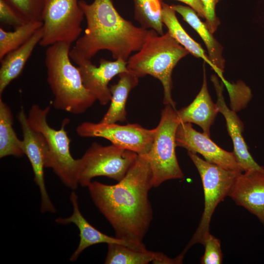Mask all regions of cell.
I'll list each match as a JSON object with an SVG mask.
<instances>
[{"instance_id": "d4e9b609", "label": "cell", "mask_w": 264, "mask_h": 264, "mask_svg": "<svg viewBox=\"0 0 264 264\" xmlns=\"http://www.w3.org/2000/svg\"><path fill=\"white\" fill-rule=\"evenodd\" d=\"M43 26L42 21H29L13 31H6L0 28V60L9 52L26 43Z\"/></svg>"}, {"instance_id": "44dd1931", "label": "cell", "mask_w": 264, "mask_h": 264, "mask_svg": "<svg viewBox=\"0 0 264 264\" xmlns=\"http://www.w3.org/2000/svg\"><path fill=\"white\" fill-rule=\"evenodd\" d=\"M118 76V82L110 88L111 93L110 106L100 121L101 123H115L126 120V102L130 91L137 85L139 78L129 71Z\"/></svg>"}, {"instance_id": "9a60e30c", "label": "cell", "mask_w": 264, "mask_h": 264, "mask_svg": "<svg viewBox=\"0 0 264 264\" xmlns=\"http://www.w3.org/2000/svg\"><path fill=\"white\" fill-rule=\"evenodd\" d=\"M229 196L237 204L255 215L264 226V171L240 174Z\"/></svg>"}, {"instance_id": "ffe728a7", "label": "cell", "mask_w": 264, "mask_h": 264, "mask_svg": "<svg viewBox=\"0 0 264 264\" xmlns=\"http://www.w3.org/2000/svg\"><path fill=\"white\" fill-rule=\"evenodd\" d=\"M172 264L173 258L145 249H139L118 243L108 244L106 264Z\"/></svg>"}, {"instance_id": "e0dca14e", "label": "cell", "mask_w": 264, "mask_h": 264, "mask_svg": "<svg viewBox=\"0 0 264 264\" xmlns=\"http://www.w3.org/2000/svg\"><path fill=\"white\" fill-rule=\"evenodd\" d=\"M203 68V83L199 92L190 104L177 110V113L180 123H194L210 137V128L219 111L209 93L204 66Z\"/></svg>"}, {"instance_id": "603a6c76", "label": "cell", "mask_w": 264, "mask_h": 264, "mask_svg": "<svg viewBox=\"0 0 264 264\" xmlns=\"http://www.w3.org/2000/svg\"><path fill=\"white\" fill-rule=\"evenodd\" d=\"M13 119L8 106L0 97V157L9 155L17 157L24 154L22 140L17 137L13 128Z\"/></svg>"}, {"instance_id": "8992f818", "label": "cell", "mask_w": 264, "mask_h": 264, "mask_svg": "<svg viewBox=\"0 0 264 264\" xmlns=\"http://www.w3.org/2000/svg\"><path fill=\"white\" fill-rule=\"evenodd\" d=\"M187 154L196 167L202 182L204 208L198 226L181 252L185 255L194 244H203L210 235L209 227L212 215L218 204L229 196L238 176L242 172L227 170L203 160L196 153L188 151Z\"/></svg>"}, {"instance_id": "7c38bea8", "label": "cell", "mask_w": 264, "mask_h": 264, "mask_svg": "<svg viewBox=\"0 0 264 264\" xmlns=\"http://www.w3.org/2000/svg\"><path fill=\"white\" fill-rule=\"evenodd\" d=\"M69 56L78 65L85 87L101 105H106L111 98L109 83L116 75L128 71L127 62L122 59H117L114 61L101 59L99 66H96L90 60L82 57L72 49L70 50Z\"/></svg>"}, {"instance_id": "277c9868", "label": "cell", "mask_w": 264, "mask_h": 264, "mask_svg": "<svg viewBox=\"0 0 264 264\" xmlns=\"http://www.w3.org/2000/svg\"><path fill=\"white\" fill-rule=\"evenodd\" d=\"M189 53L168 31L160 35L150 29L141 48L128 60L127 68L138 78L150 75L159 80L163 88V104L176 108L172 96V71L177 63Z\"/></svg>"}, {"instance_id": "cb8c5ba5", "label": "cell", "mask_w": 264, "mask_h": 264, "mask_svg": "<svg viewBox=\"0 0 264 264\" xmlns=\"http://www.w3.org/2000/svg\"><path fill=\"white\" fill-rule=\"evenodd\" d=\"M134 18L141 26L153 29L159 35L163 33L162 12L163 0H133Z\"/></svg>"}, {"instance_id": "52a82bcc", "label": "cell", "mask_w": 264, "mask_h": 264, "mask_svg": "<svg viewBox=\"0 0 264 264\" xmlns=\"http://www.w3.org/2000/svg\"><path fill=\"white\" fill-rule=\"evenodd\" d=\"M180 123L176 108L170 104L165 105L155 128L151 148L145 155L152 171L153 187L167 180L184 177L176 154L175 136Z\"/></svg>"}, {"instance_id": "30bf717a", "label": "cell", "mask_w": 264, "mask_h": 264, "mask_svg": "<svg viewBox=\"0 0 264 264\" xmlns=\"http://www.w3.org/2000/svg\"><path fill=\"white\" fill-rule=\"evenodd\" d=\"M76 131L81 137L104 138L120 148L146 155L151 148L155 129H147L138 124L85 122L77 126Z\"/></svg>"}, {"instance_id": "83f0119b", "label": "cell", "mask_w": 264, "mask_h": 264, "mask_svg": "<svg viewBox=\"0 0 264 264\" xmlns=\"http://www.w3.org/2000/svg\"><path fill=\"white\" fill-rule=\"evenodd\" d=\"M204 255L201 258L202 264H220L222 262V253L219 239L210 234L205 240Z\"/></svg>"}, {"instance_id": "3957f363", "label": "cell", "mask_w": 264, "mask_h": 264, "mask_svg": "<svg viewBox=\"0 0 264 264\" xmlns=\"http://www.w3.org/2000/svg\"><path fill=\"white\" fill-rule=\"evenodd\" d=\"M70 46L69 43L60 42L47 47V81L54 96V108L79 114L84 113L97 100L84 86L78 67L71 63Z\"/></svg>"}, {"instance_id": "f1b7e54d", "label": "cell", "mask_w": 264, "mask_h": 264, "mask_svg": "<svg viewBox=\"0 0 264 264\" xmlns=\"http://www.w3.org/2000/svg\"><path fill=\"white\" fill-rule=\"evenodd\" d=\"M0 21L15 28L29 22L5 0H0Z\"/></svg>"}, {"instance_id": "2e32d148", "label": "cell", "mask_w": 264, "mask_h": 264, "mask_svg": "<svg viewBox=\"0 0 264 264\" xmlns=\"http://www.w3.org/2000/svg\"><path fill=\"white\" fill-rule=\"evenodd\" d=\"M70 200L73 207L72 215L66 218H57L55 221L57 223L61 224L73 223L79 229L80 241L77 248L69 258L71 262H73L76 261L81 253L87 248L98 243H105L107 244L118 243L136 249H143L116 237H112L104 234L91 225L83 216L80 210L78 196L74 191L72 192L70 194Z\"/></svg>"}, {"instance_id": "d6986e66", "label": "cell", "mask_w": 264, "mask_h": 264, "mask_svg": "<svg viewBox=\"0 0 264 264\" xmlns=\"http://www.w3.org/2000/svg\"><path fill=\"white\" fill-rule=\"evenodd\" d=\"M43 35L42 27L23 44L7 54L0 60V95L8 85L22 73L27 60Z\"/></svg>"}, {"instance_id": "8fae6325", "label": "cell", "mask_w": 264, "mask_h": 264, "mask_svg": "<svg viewBox=\"0 0 264 264\" xmlns=\"http://www.w3.org/2000/svg\"><path fill=\"white\" fill-rule=\"evenodd\" d=\"M17 117L23 133L22 149L30 161L34 181L40 190L41 212L55 213L56 209L47 192L44 178V168L48 151L46 140L41 133L31 127L22 107Z\"/></svg>"}, {"instance_id": "9c48e42d", "label": "cell", "mask_w": 264, "mask_h": 264, "mask_svg": "<svg viewBox=\"0 0 264 264\" xmlns=\"http://www.w3.org/2000/svg\"><path fill=\"white\" fill-rule=\"evenodd\" d=\"M43 37L39 44L48 47L60 42L70 44L80 37L84 13L78 0H41Z\"/></svg>"}, {"instance_id": "5b68a950", "label": "cell", "mask_w": 264, "mask_h": 264, "mask_svg": "<svg viewBox=\"0 0 264 264\" xmlns=\"http://www.w3.org/2000/svg\"><path fill=\"white\" fill-rule=\"evenodd\" d=\"M50 106L41 108L33 105L27 116L31 127L41 133L45 137L48 151L45 167L51 169L63 184L72 190L77 188L79 184V159H76L70 152V139L65 127L69 120L65 119L59 130L51 127L47 122V115Z\"/></svg>"}, {"instance_id": "ba28073f", "label": "cell", "mask_w": 264, "mask_h": 264, "mask_svg": "<svg viewBox=\"0 0 264 264\" xmlns=\"http://www.w3.org/2000/svg\"><path fill=\"white\" fill-rule=\"evenodd\" d=\"M138 154L115 145L92 143L80 160L79 184L88 187L91 179L106 176L118 182L122 179Z\"/></svg>"}, {"instance_id": "4316f807", "label": "cell", "mask_w": 264, "mask_h": 264, "mask_svg": "<svg viewBox=\"0 0 264 264\" xmlns=\"http://www.w3.org/2000/svg\"><path fill=\"white\" fill-rule=\"evenodd\" d=\"M226 86L230 95L232 110L235 111L237 104H242L243 108L250 100L252 94L250 88L242 82L237 84H231L225 79L222 80Z\"/></svg>"}, {"instance_id": "484cf974", "label": "cell", "mask_w": 264, "mask_h": 264, "mask_svg": "<svg viewBox=\"0 0 264 264\" xmlns=\"http://www.w3.org/2000/svg\"><path fill=\"white\" fill-rule=\"evenodd\" d=\"M28 21H42L41 0H5Z\"/></svg>"}, {"instance_id": "7402d4cb", "label": "cell", "mask_w": 264, "mask_h": 264, "mask_svg": "<svg viewBox=\"0 0 264 264\" xmlns=\"http://www.w3.org/2000/svg\"><path fill=\"white\" fill-rule=\"evenodd\" d=\"M176 13L171 5L163 3L162 21L163 24L168 28V31L189 53L196 57L201 58L213 69V66L208 56L205 54L200 45L185 31L178 21Z\"/></svg>"}, {"instance_id": "6da1fadb", "label": "cell", "mask_w": 264, "mask_h": 264, "mask_svg": "<svg viewBox=\"0 0 264 264\" xmlns=\"http://www.w3.org/2000/svg\"><path fill=\"white\" fill-rule=\"evenodd\" d=\"M92 200L112 227L115 237L139 248L153 220L149 192L152 173L145 155H138L124 177L114 185L91 182Z\"/></svg>"}, {"instance_id": "ac0fdd59", "label": "cell", "mask_w": 264, "mask_h": 264, "mask_svg": "<svg viewBox=\"0 0 264 264\" xmlns=\"http://www.w3.org/2000/svg\"><path fill=\"white\" fill-rule=\"evenodd\" d=\"M171 6L200 36L207 49L208 57L213 66V69L221 80L224 79L223 72L225 60L222 56V46L213 36L205 23L201 21L196 12L190 7L180 4Z\"/></svg>"}, {"instance_id": "7a4b0ae2", "label": "cell", "mask_w": 264, "mask_h": 264, "mask_svg": "<svg viewBox=\"0 0 264 264\" xmlns=\"http://www.w3.org/2000/svg\"><path fill=\"white\" fill-rule=\"evenodd\" d=\"M79 4L87 27L72 49L77 54L90 60L98 51L107 50L115 60L127 62L132 52L141 48L150 30L135 26L124 19L111 0H94L91 3L81 0Z\"/></svg>"}, {"instance_id": "f546056e", "label": "cell", "mask_w": 264, "mask_h": 264, "mask_svg": "<svg viewBox=\"0 0 264 264\" xmlns=\"http://www.w3.org/2000/svg\"><path fill=\"white\" fill-rule=\"evenodd\" d=\"M220 0H201L203 3L206 21L205 22L210 32L213 34L220 24V21L216 16V7Z\"/></svg>"}, {"instance_id": "4dcf8cb0", "label": "cell", "mask_w": 264, "mask_h": 264, "mask_svg": "<svg viewBox=\"0 0 264 264\" xmlns=\"http://www.w3.org/2000/svg\"><path fill=\"white\" fill-rule=\"evenodd\" d=\"M188 5L194 10L198 16L205 18V14L201 0H176Z\"/></svg>"}, {"instance_id": "5bb4252c", "label": "cell", "mask_w": 264, "mask_h": 264, "mask_svg": "<svg viewBox=\"0 0 264 264\" xmlns=\"http://www.w3.org/2000/svg\"><path fill=\"white\" fill-rule=\"evenodd\" d=\"M211 80L217 93L216 104L219 112L221 113L225 118L227 131L233 144V153L238 163L243 172L251 170L264 171V168L255 161L248 151L242 134L243 130L242 121L236 111L229 109L225 104L223 95V84H220L215 75H212Z\"/></svg>"}, {"instance_id": "4fadbf2b", "label": "cell", "mask_w": 264, "mask_h": 264, "mask_svg": "<svg viewBox=\"0 0 264 264\" xmlns=\"http://www.w3.org/2000/svg\"><path fill=\"white\" fill-rule=\"evenodd\" d=\"M176 147L198 153L205 160L222 168L243 172L238 163L233 152L226 151L214 143L210 137L195 130L190 123H180L175 136Z\"/></svg>"}]
</instances>
